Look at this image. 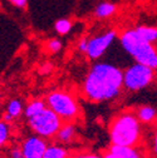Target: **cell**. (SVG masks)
I'll use <instances>...</instances> for the list:
<instances>
[{
  "label": "cell",
  "mask_w": 157,
  "mask_h": 158,
  "mask_svg": "<svg viewBox=\"0 0 157 158\" xmlns=\"http://www.w3.org/2000/svg\"><path fill=\"white\" fill-rule=\"evenodd\" d=\"M28 126L32 132L39 137L49 139L57 135L58 131L61 129L64 123L50 108L45 107L40 113H38L30 118H28Z\"/></svg>",
  "instance_id": "cell-5"
},
{
  "label": "cell",
  "mask_w": 157,
  "mask_h": 158,
  "mask_svg": "<svg viewBox=\"0 0 157 158\" xmlns=\"http://www.w3.org/2000/svg\"><path fill=\"white\" fill-rule=\"evenodd\" d=\"M24 106H23V102L20 99H16V98H13L10 99L6 104V109H5V113L3 114V121L8 122V123H11L13 121L18 119L24 112Z\"/></svg>",
  "instance_id": "cell-9"
},
{
  "label": "cell",
  "mask_w": 157,
  "mask_h": 158,
  "mask_svg": "<svg viewBox=\"0 0 157 158\" xmlns=\"http://www.w3.org/2000/svg\"><path fill=\"white\" fill-rule=\"evenodd\" d=\"M152 149H153V152L157 154V131H156V133H155V135H153V146H152Z\"/></svg>",
  "instance_id": "cell-24"
},
{
  "label": "cell",
  "mask_w": 157,
  "mask_h": 158,
  "mask_svg": "<svg viewBox=\"0 0 157 158\" xmlns=\"http://www.w3.org/2000/svg\"><path fill=\"white\" fill-rule=\"evenodd\" d=\"M10 135H11V124L2 119L0 121V147H4L8 144Z\"/></svg>",
  "instance_id": "cell-17"
},
{
  "label": "cell",
  "mask_w": 157,
  "mask_h": 158,
  "mask_svg": "<svg viewBox=\"0 0 157 158\" xmlns=\"http://www.w3.org/2000/svg\"><path fill=\"white\" fill-rule=\"evenodd\" d=\"M116 38H117V33L114 30H107L88 39V49L86 53L87 56L92 59V60L100 59L108 50V48L112 45Z\"/></svg>",
  "instance_id": "cell-7"
},
{
  "label": "cell",
  "mask_w": 157,
  "mask_h": 158,
  "mask_svg": "<svg viewBox=\"0 0 157 158\" xmlns=\"http://www.w3.org/2000/svg\"><path fill=\"white\" fill-rule=\"evenodd\" d=\"M45 107H47V104H45L44 101H42V99H34V101L29 102L25 106V108H24V115H25V118L28 119V118H30V117H33V115H35L38 113H40Z\"/></svg>",
  "instance_id": "cell-16"
},
{
  "label": "cell",
  "mask_w": 157,
  "mask_h": 158,
  "mask_svg": "<svg viewBox=\"0 0 157 158\" xmlns=\"http://www.w3.org/2000/svg\"><path fill=\"white\" fill-rule=\"evenodd\" d=\"M69 151L61 144H48L43 158H69Z\"/></svg>",
  "instance_id": "cell-14"
},
{
  "label": "cell",
  "mask_w": 157,
  "mask_h": 158,
  "mask_svg": "<svg viewBox=\"0 0 157 158\" xmlns=\"http://www.w3.org/2000/svg\"><path fill=\"white\" fill-rule=\"evenodd\" d=\"M87 49H88V39L83 38L79 40V43H78V50L82 53H87Z\"/></svg>",
  "instance_id": "cell-23"
},
{
  "label": "cell",
  "mask_w": 157,
  "mask_h": 158,
  "mask_svg": "<svg viewBox=\"0 0 157 158\" xmlns=\"http://www.w3.org/2000/svg\"><path fill=\"white\" fill-rule=\"evenodd\" d=\"M136 115L138 118V121L143 124H148L156 121L157 118V109L152 106H141L137 108Z\"/></svg>",
  "instance_id": "cell-12"
},
{
  "label": "cell",
  "mask_w": 157,
  "mask_h": 158,
  "mask_svg": "<svg viewBox=\"0 0 157 158\" xmlns=\"http://www.w3.org/2000/svg\"><path fill=\"white\" fill-rule=\"evenodd\" d=\"M45 104L50 108L61 119L66 122H73L78 119L81 113L79 106L75 98L66 90H53L45 98Z\"/></svg>",
  "instance_id": "cell-4"
},
{
  "label": "cell",
  "mask_w": 157,
  "mask_h": 158,
  "mask_svg": "<svg viewBox=\"0 0 157 158\" xmlns=\"http://www.w3.org/2000/svg\"><path fill=\"white\" fill-rule=\"evenodd\" d=\"M117 8L114 4L112 3H108V2H103L101 4H98L95 6V10H94V15L98 18V19H107L109 16H112L114 13H116Z\"/></svg>",
  "instance_id": "cell-15"
},
{
  "label": "cell",
  "mask_w": 157,
  "mask_h": 158,
  "mask_svg": "<svg viewBox=\"0 0 157 158\" xmlns=\"http://www.w3.org/2000/svg\"><path fill=\"white\" fill-rule=\"evenodd\" d=\"M8 2L19 9H24L28 4V0H8Z\"/></svg>",
  "instance_id": "cell-22"
},
{
  "label": "cell",
  "mask_w": 157,
  "mask_h": 158,
  "mask_svg": "<svg viewBox=\"0 0 157 158\" xmlns=\"http://www.w3.org/2000/svg\"><path fill=\"white\" fill-rule=\"evenodd\" d=\"M69 158H102V156L93 153V152H75V153H70Z\"/></svg>",
  "instance_id": "cell-20"
},
{
  "label": "cell",
  "mask_w": 157,
  "mask_h": 158,
  "mask_svg": "<svg viewBox=\"0 0 157 158\" xmlns=\"http://www.w3.org/2000/svg\"><path fill=\"white\" fill-rule=\"evenodd\" d=\"M20 147L23 149L24 158H43L48 143L44 138L33 134L23 141Z\"/></svg>",
  "instance_id": "cell-8"
},
{
  "label": "cell",
  "mask_w": 157,
  "mask_h": 158,
  "mask_svg": "<svg viewBox=\"0 0 157 158\" xmlns=\"http://www.w3.org/2000/svg\"><path fill=\"white\" fill-rule=\"evenodd\" d=\"M155 79V70L147 65L133 63L123 72V88L128 92H140Z\"/></svg>",
  "instance_id": "cell-6"
},
{
  "label": "cell",
  "mask_w": 157,
  "mask_h": 158,
  "mask_svg": "<svg viewBox=\"0 0 157 158\" xmlns=\"http://www.w3.org/2000/svg\"><path fill=\"white\" fill-rule=\"evenodd\" d=\"M9 158H24L23 149L20 146H13L9 149Z\"/></svg>",
  "instance_id": "cell-21"
},
{
  "label": "cell",
  "mask_w": 157,
  "mask_h": 158,
  "mask_svg": "<svg viewBox=\"0 0 157 158\" xmlns=\"http://www.w3.org/2000/svg\"><path fill=\"white\" fill-rule=\"evenodd\" d=\"M75 134H77V128L74 126L73 122H66L62 124L61 129L58 131L57 135H55V139L58 143H70L75 139Z\"/></svg>",
  "instance_id": "cell-10"
},
{
  "label": "cell",
  "mask_w": 157,
  "mask_h": 158,
  "mask_svg": "<svg viewBox=\"0 0 157 158\" xmlns=\"http://www.w3.org/2000/svg\"><path fill=\"white\" fill-rule=\"evenodd\" d=\"M116 158H142V154L137 147H123V146H113L108 148Z\"/></svg>",
  "instance_id": "cell-11"
},
{
  "label": "cell",
  "mask_w": 157,
  "mask_h": 158,
  "mask_svg": "<svg viewBox=\"0 0 157 158\" xmlns=\"http://www.w3.org/2000/svg\"><path fill=\"white\" fill-rule=\"evenodd\" d=\"M134 31L142 38L145 42L155 44L157 42V28L156 27H150V25H140L134 28Z\"/></svg>",
  "instance_id": "cell-13"
},
{
  "label": "cell",
  "mask_w": 157,
  "mask_h": 158,
  "mask_svg": "<svg viewBox=\"0 0 157 158\" xmlns=\"http://www.w3.org/2000/svg\"><path fill=\"white\" fill-rule=\"evenodd\" d=\"M142 138L141 122L136 113L125 110L117 114L109 124V139L113 146L137 147Z\"/></svg>",
  "instance_id": "cell-2"
},
{
  "label": "cell",
  "mask_w": 157,
  "mask_h": 158,
  "mask_svg": "<svg viewBox=\"0 0 157 158\" xmlns=\"http://www.w3.org/2000/svg\"><path fill=\"white\" fill-rule=\"evenodd\" d=\"M72 28H73V23L67 18L58 19L54 24V29L59 35H67L72 30Z\"/></svg>",
  "instance_id": "cell-18"
},
{
  "label": "cell",
  "mask_w": 157,
  "mask_h": 158,
  "mask_svg": "<svg viewBox=\"0 0 157 158\" xmlns=\"http://www.w3.org/2000/svg\"><path fill=\"white\" fill-rule=\"evenodd\" d=\"M120 43L123 50L134 59L136 63L147 65L151 69L157 70V48L140 38L134 29L123 31L120 36Z\"/></svg>",
  "instance_id": "cell-3"
},
{
  "label": "cell",
  "mask_w": 157,
  "mask_h": 158,
  "mask_svg": "<svg viewBox=\"0 0 157 158\" xmlns=\"http://www.w3.org/2000/svg\"><path fill=\"white\" fill-rule=\"evenodd\" d=\"M123 89V70L112 63L97 62L87 73L82 92L87 101L102 103L113 101Z\"/></svg>",
  "instance_id": "cell-1"
},
{
  "label": "cell",
  "mask_w": 157,
  "mask_h": 158,
  "mask_svg": "<svg viewBox=\"0 0 157 158\" xmlns=\"http://www.w3.org/2000/svg\"><path fill=\"white\" fill-rule=\"evenodd\" d=\"M63 48V44L62 42L59 40V39H50V40H48L47 43V50L52 54H57V53H59Z\"/></svg>",
  "instance_id": "cell-19"
},
{
  "label": "cell",
  "mask_w": 157,
  "mask_h": 158,
  "mask_svg": "<svg viewBox=\"0 0 157 158\" xmlns=\"http://www.w3.org/2000/svg\"><path fill=\"white\" fill-rule=\"evenodd\" d=\"M50 69H52V64H49V63H47V64H44V65L42 67V72H43V73H48Z\"/></svg>",
  "instance_id": "cell-25"
}]
</instances>
